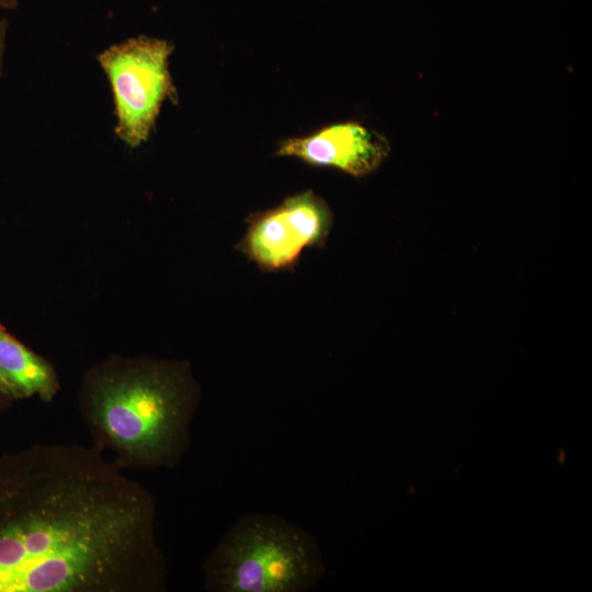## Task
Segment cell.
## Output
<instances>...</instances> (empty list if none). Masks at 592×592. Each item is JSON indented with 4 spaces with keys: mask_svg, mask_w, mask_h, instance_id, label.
I'll list each match as a JSON object with an SVG mask.
<instances>
[{
    "mask_svg": "<svg viewBox=\"0 0 592 592\" xmlns=\"http://www.w3.org/2000/svg\"><path fill=\"white\" fill-rule=\"evenodd\" d=\"M390 150L380 134L355 122L326 126L304 137L283 140L276 153L316 167H331L354 177L372 173Z\"/></svg>",
    "mask_w": 592,
    "mask_h": 592,
    "instance_id": "cell-6",
    "label": "cell"
},
{
    "mask_svg": "<svg viewBox=\"0 0 592 592\" xmlns=\"http://www.w3.org/2000/svg\"><path fill=\"white\" fill-rule=\"evenodd\" d=\"M236 246L260 270L295 269L306 248H322L333 226L327 202L311 190L284 198L274 207L253 213Z\"/></svg>",
    "mask_w": 592,
    "mask_h": 592,
    "instance_id": "cell-5",
    "label": "cell"
},
{
    "mask_svg": "<svg viewBox=\"0 0 592 592\" xmlns=\"http://www.w3.org/2000/svg\"><path fill=\"white\" fill-rule=\"evenodd\" d=\"M314 536L275 514L238 519L204 563L210 592H306L325 576Z\"/></svg>",
    "mask_w": 592,
    "mask_h": 592,
    "instance_id": "cell-3",
    "label": "cell"
},
{
    "mask_svg": "<svg viewBox=\"0 0 592 592\" xmlns=\"http://www.w3.org/2000/svg\"><path fill=\"white\" fill-rule=\"evenodd\" d=\"M151 493L96 446L0 455V592H163Z\"/></svg>",
    "mask_w": 592,
    "mask_h": 592,
    "instance_id": "cell-1",
    "label": "cell"
},
{
    "mask_svg": "<svg viewBox=\"0 0 592 592\" xmlns=\"http://www.w3.org/2000/svg\"><path fill=\"white\" fill-rule=\"evenodd\" d=\"M0 7L4 9H14L18 7V0H0Z\"/></svg>",
    "mask_w": 592,
    "mask_h": 592,
    "instance_id": "cell-10",
    "label": "cell"
},
{
    "mask_svg": "<svg viewBox=\"0 0 592 592\" xmlns=\"http://www.w3.org/2000/svg\"><path fill=\"white\" fill-rule=\"evenodd\" d=\"M173 49L166 39L137 36L98 56L113 92L115 134L132 148L148 139L162 103L178 101L169 71Z\"/></svg>",
    "mask_w": 592,
    "mask_h": 592,
    "instance_id": "cell-4",
    "label": "cell"
},
{
    "mask_svg": "<svg viewBox=\"0 0 592 592\" xmlns=\"http://www.w3.org/2000/svg\"><path fill=\"white\" fill-rule=\"evenodd\" d=\"M8 26L9 22L5 19L0 20V77L2 76Z\"/></svg>",
    "mask_w": 592,
    "mask_h": 592,
    "instance_id": "cell-8",
    "label": "cell"
},
{
    "mask_svg": "<svg viewBox=\"0 0 592 592\" xmlns=\"http://www.w3.org/2000/svg\"><path fill=\"white\" fill-rule=\"evenodd\" d=\"M13 400L7 395V392L3 390L2 386L0 385V411L8 408Z\"/></svg>",
    "mask_w": 592,
    "mask_h": 592,
    "instance_id": "cell-9",
    "label": "cell"
},
{
    "mask_svg": "<svg viewBox=\"0 0 592 592\" xmlns=\"http://www.w3.org/2000/svg\"><path fill=\"white\" fill-rule=\"evenodd\" d=\"M0 385L13 400L38 397L50 402L60 389L53 365L0 323Z\"/></svg>",
    "mask_w": 592,
    "mask_h": 592,
    "instance_id": "cell-7",
    "label": "cell"
},
{
    "mask_svg": "<svg viewBox=\"0 0 592 592\" xmlns=\"http://www.w3.org/2000/svg\"><path fill=\"white\" fill-rule=\"evenodd\" d=\"M200 398L186 362L111 357L86 374L79 408L93 445L122 469L174 468Z\"/></svg>",
    "mask_w": 592,
    "mask_h": 592,
    "instance_id": "cell-2",
    "label": "cell"
}]
</instances>
